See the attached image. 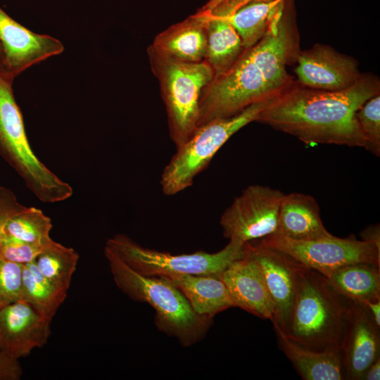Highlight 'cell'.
I'll return each instance as SVG.
<instances>
[{
  "label": "cell",
  "instance_id": "1",
  "mask_svg": "<svg viewBox=\"0 0 380 380\" xmlns=\"http://www.w3.org/2000/svg\"><path fill=\"white\" fill-rule=\"evenodd\" d=\"M294 0H282L267 32L203 91L198 126L272 98L294 80L287 72L300 51Z\"/></svg>",
  "mask_w": 380,
  "mask_h": 380
},
{
  "label": "cell",
  "instance_id": "2",
  "mask_svg": "<svg viewBox=\"0 0 380 380\" xmlns=\"http://www.w3.org/2000/svg\"><path fill=\"white\" fill-rule=\"evenodd\" d=\"M379 94V78L372 73H362L352 87L335 91L311 89L294 80L270 101L256 122L306 144L365 148L355 113L365 101Z\"/></svg>",
  "mask_w": 380,
  "mask_h": 380
},
{
  "label": "cell",
  "instance_id": "3",
  "mask_svg": "<svg viewBox=\"0 0 380 380\" xmlns=\"http://www.w3.org/2000/svg\"><path fill=\"white\" fill-rule=\"evenodd\" d=\"M104 255L117 286L130 298L154 309L155 324L160 331L177 338L184 347L194 345L205 336L213 319L196 314L170 281L137 272L106 246Z\"/></svg>",
  "mask_w": 380,
  "mask_h": 380
},
{
  "label": "cell",
  "instance_id": "4",
  "mask_svg": "<svg viewBox=\"0 0 380 380\" xmlns=\"http://www.w3.org/2000/svg\"><path fill=\"white\" fill-rule=\"evenodd\" d=\"M350 303L325 276L300 263L286 336L303 347L317 351L341 348L345 316Z\"/></svg>",
  "mask_w": 380,
  "mask_h": 380
},
{
  "label": "cell",
  "instance_id": "5",
  "mask_svg": "<svg viewBox=\"0 0 380 380\" xmlns=\"http://www.w3.org/2000/svg\"><path fill=\"white\" fill-rule=\"evenodd\" d=\"M13 80L0 72V156L41 202L65 201L72 196L73 189L33 152L13 94Z\"/></svg>",
  "mask_w": 380,
  "mask_h": 380
},
{
  "label": "cell",
  "instance_id": "6",
  "mask_svg": "<svg viewBox=\"0 0 380 380\" xmlns=\"http://www.w3.org/2000/svg\"><path fill=\"white\" fill-rule=\"evenodd\" d=\"M148 55L160 83L170 135L177 147L197 128L201 98L215 74L205 61L183 62L160 54L151 47Z\"/></svg>",
  "mask_w": 380,
  "mask_h": 380
},
{
  "label": "cell",
  "instance_id": "7",
  "mask_svg": "<svg viewBox=\"0 0 380 380\" xmlns=\"http://www.w3.org/2000/svg\"><path fill=\"white\" fill-rule=\"evenodd\" d=\"M274 96L255 103L236 115L215 118L198 126L176 147L175 153L163 169L160 182L163 194L173 196L191 186L228 139L244 126L256 122Z\"/></svg>",
  "mask_w": 380,
  "mask_h": 380
},
{
  "label": "cell",
  "instance_id": "8",
  "mask_svg": "<svg viewBox=\"0 0 380 380\" xmlns=\"http://www.w3.org/2000/svg\"><path fill=\"white\" fill-rule=\"evenodd\" d=\"M137 272L148 277L170 274H220L243 255L244 243L229 241L222 250L175 255L144 247L127 235L110 237L106 246Z\"/></svg>",
  "mask_w": 380,
  "mask_h": 380
},
{
  "label": "cell",
  "instance_id": "9",
  "mask_svg": "<svg viewBox=\"0 0 380 380\" xmlns=\"http://www.w3.org/2000/svg\"><path fill=\"white\" fill-rule=\"evenodd\" d=\"M255 241L281 251L325 277L341 267L353 263L367 262L380 266V247L354 236L343 239L331 234L298 241L273 234Z\"/></svg>",
  "mask_w": 380,
  "mask_h": 380
},
{
  "label": "cell",
  "instance_id": "10",
  "mask_svg": "<svg viewBox=\"0 0 380 380\" xmlns=\"http://www.w3.org/2000/svg\"><path fill=\"white\" fill-rule=\"evenodd\" d=\"M284 194L267 186L253 184L235 197L220 217L223 236L242 243L276 232Z\"/></svg>",
  "mask_w": 380,
  "mask_h": 380
},
{
  "label": "cell",
  "instance_id": "11",
  "mask_svg": "<svg viewBox=\"0 0 380 380\" xmlns=\"http://www.w3.org/2000/svg\"><path fill=\"white\" fill-rule=\"evenodd\" d=\"M262 274L274 308V327L287 333L296 293L300 263L281 251L255 241L244 243Z\"/></svg>",
  "mask_w": 380,
  "mask_h": 380
},
{
  "label": "cell",
  "instance_id": "12",
  "mask_svg": "<svg viewBox=\"0 0 380 380\" xmlns=\"http://www.w3.org/2000/svg\"><path fill=\"white\" fill-rule=\"evenodd\" d=\"M295 64L296 81L314 89L330 91L346 89L362 75L355 58L322 44L300 50Z\"/></svg>",
  "mask_w": 380,
  "mask_h": 380
},
{
  "label": "cell",
  "instance_id": "13",
  "mask_svg": "<svg viewBox=\"0 0 380 380\" xmlns=\"http://www.w3.org/2000/svg\"><path fill=\"white\" fill-rule=\"evenodd\" d=\"M0 45L5 73L13 80L33 65L64 51L58 39L33 32L11 18L1 7Z\"/></svg>",
  "mask_w": 380,
  "mask_h": 380
},
{
  "label": "cell",
  "instance_id": "14",
  "mask_svg": "<svg viewBox=\"0 0 380 380\" xmlns=\"http://www.w3.org/2000/svg\"><path fill=\"white\" fill-rule=\"evenodd\" d=\"M379 329L365 305L351 301L341 345L346 379L360 380L368 367L380 357Z\"/></svg>",
  "mask_w": 380,
  "mask_h": 380
},
{
  "label": "cell",
  "instance_id": "15",
  "mask_svg": "<svg viewBox=\"0 0 380 380\" xmlns=\"http://www.w3.org/2000/svg\"><path fill=\"white\" fill-rule=\"evenodd\" d=\"M51 320L23 300L0 308V349L18 360L29 355L46 343Z\"/></svg>",
  "mask_w": 380,
  "mask_h": 380
},
{
  "label": "cell",
  "instance_id": "16",
  "mask_svg": "<svg viewBox=\"0 0 380 380\" xmlns=\"http://www.w3.org/2000/svg\"><path fill=\"white\" fill-rule=\"evenodd\" d=\"M219 275L229 292L234 307L273 322L274 308L262 274L245 248L243 256L232 262Z\"/></svg>",
  "mask_w": 380,
  "mask_h": 380
},
{
  "label": "cell",
  "instance_id": "17",
  "mask_svg": "<svg viewBox=\"0 0 380 380\" xmlns=\"http://www.w3.org/2000/svg\"><path fill=\"white\" fill-rule=\"evenodd\" d=\"M282 0H223L208 13L227 20L239 33L245 49L267 32Z\"/></svg>",
  "mask_w": 380,
  "mask_h": 380
},
{
  "label": "cell",
  "instance_id": "18",
  "mask_svg": "<svg viewBox=\"0 0 380 380\" xmlns=\"http://www.w3.org/2000/svg\"><path fill=\"white\" fill-rule=\"evenodd\" d=\"M157 53L189 63L205 61L207 51V22L197 11L156 36L150 46Z\"/></svg>",
  "mask_w": 380,
  "mask_h": 380
},
{
  "label": "cell",
  "instance_id": "19",
  "mask_svg": "<svg viewBox=\"0 0 380 380\" xmlns=\"http://www.w3.org/2000/svg\"><path fill=\"white\" fill-rule=\"evenodd\" d=\"M274 234L298 241L331 234L324 226L317 201L310 195L297 192L283 196Z\"/></svg>",
  "mask_w": 380,
  "mask_h": 380
},
{
  "label": "cell",
  "instance_id": "20",
  "mask_svg": "<svg viewBox=\"0 0 380 380\" xmlns=\"http://www.w3.org/2000/svg\"><path fill=\"white\" fill-rule=\"evenodd\" d=\"M184 295L194 311L213 319L217 313L234 303L219 274H170L161 277Z\"/></svg>",
  "mask_w": 380,
  "mask_h": 380
},
{
  "label": "cell",
  "instance_id": "21",
  "mask_svg": "<svg viewBox=\"0 0 380 380\" xmlns=\"http://www.w3.org/2000/svg\"><path fill=\"white\" fill-rule=\"evenodd\" d=\"M280 350L304 380H346L341 348L317 351L306 348L274 327Z\"/></svg>",
  "mask_w": 380,
  "mask_h": 380
},
{
  "label": "cell",
  "instance_id": "22",
  "mask_svg": "<svg viewBox=\"0 0 380 380\" xmlns=\"http://www.w3.org/2000/svg\"><path fill=\"white\" fill-rule=\"evenodd\" d=\"M207 22V51L205 61L213 69L215 77L229 68L246 50L235 28L225 19L198 11Z\"/></svg>",
  "mask_w": 380,
  "mask_h": 380
},
{
  "label": "cell",
  "instance_id": "23",
  "mask_svg": "<svg viewBox=\"0 0 380 380\" xmlns=\"http://www.w3.org/2000/svg\"><path fill=\"white\" fill-rule=\"evenodd\" d=\"M326 277L337 292L351 301L380 300V266L357 262L341 267Z\"/></svg>",
  "mask_w": 380,
  "mask_h": 380
},
{
  "label": "cell",
  "instance_id": "24",
  "mask_svg": "<svg viewBox=\"0 0 380 380\" xmlns=\"http://www.w3.org/2000/svg\"><path fill=\"white\" fill-rule=\"evenodd\" d=\"M67 291L57 288L39 271L35 261L23 267L21 299L41 315L52 319Z\"/></svg>",
  "mask_w": 380,
  "mask_h": 380
},
{
  "label": "cell",
  "instance_id": "25",
  "mask_svg": "<svg viewBox=\"0 0 380 380\" xmlns=\"http://www.w3.org/2000/svg\"><path fill=\"white\" fill-rule=\"evenodd\" d=\"M79 260L72 248L52 241L41 251L35 264L42 274L57 288L68 291Z\"/></svg>",
  "mask_w": 380,
  "mask_h": 380
},
{
  "label": "cell",
  "instance_id": "26",
  "mask_svg": "<svg viewBox=\"0 0 380 380\" xmlns=\"http://www.w3.org/2000/svg\"><path fill=\"white\" fill-rule=\"evenodd\" d=\"M52 222L41 210L28 208L12 217L7 222L4 232L15 239L44 248L52 239L50 232Z\"/></svg>",
  "mask_w": 380,
  "mask_h": 380
},
{
  "label": "cell",
  "instance_id": "27",
  "mask_svg": "<svg viewBox=\"0 0 380 380\" xmlns=\"http://www.w3.org/2000/svg\"><path fill=\"white\" fill-rule=\"evenodd\" d=\"M355 117L365 139V148L380 156V94L365 101Z\"/></svg>",
  "mask_w": 380,
  "mask_h": 380
},
{
  "label": "cell",
  "instance_id": "28",
  "mask_svg": "<svg viewBox=\"0 0 380 380\" xmlns=\"http://www.w3.org/2000/svg\"><path fill=\"white\" fill-rule=\"evenodd\" d=\"M23 267L0 258V308L21 299Z\"/></svg>",
  "mask_w": 380,
  "mask_h": 380
},
{
  "label": "cell",
  "instance_id": "29",
  "mask_svg": "<svg viewBox=\"0 0 380 380\" xmlns=\"http://www.w3.org/2000/svg\"><path fill=\"white\" fill-rule=\"evenodd\" d=\"M42 249L5 232L0 238V258L19 265H25L35 261Z\"/></svg>",
  "mask_w": 380,
  "mask_h": 380
},
{
  "label": "cell",
  "instance_id": "30",
  "mask_svg": "<svg viewBox=\"0 0 380 380\" xmlns=\"http://www.w3.org/2000/svg\"><path fill=\"white\" fill-rule=\"evenodd\" d=\"M27 208L28 207L18 202L12 190L6 186H0V238L4 233L8 220Z\"/></svg>",
  "mask_w": 380,
  "mask_h": 380
},
{
  "label": "cell",
  "instance_id": "31",
  "mask_svg": "<svg viewBox=\"0 0 380 380\" xmlns=\"http://www.w3.org/2000/svg\"><path fill=\"white\" fill-rule=\"evenodd\" d=\"M22 374L19 360L10 357L0 349V380H18Z\"/></svg>",
  "mask_w": 380,
  "mask_h": 380
},
{
  "label": "cell",
  "instance_id": "32",
  "mask_svg": "<svg viewBox=\"0 0 380 380\" xmlns=\"http://www.w3.org/2000/svg\"><path fill=\"white\" fill-rule=\"evenodd\" d=\"M362 240L369 241L380 247L379 224L370 225L360 233Z\"/></svg>",
  "mask_w": 380,
  "mask_h": 380
},
{
  "label": "cell",
  "instance_id": "33",
  "mask_svg": "<svg viewBox=\"0 0 380 380\" xmlns=\"http://www.w3.org/2000/svg\"><path fill=\"white\" fill-rule=\"evenodd\" d=\"M380 379V357L376 359L362 375L360 380Z\"/></svg>",
  "mask_w": 380,
  "mask_h": 380
},
{
  "label": "cell",
  "instance_id": "34",
  "mask_svg": "<svg viewBox=\"0 0 380 380\" xmlns=\"http://www.w3.org/2000/svg\"><path fill=\"white\" fill-rule=\"evenodd\" d=\"M362 303L367 308L375 324L380 327V300Z\"/></svg>",
  "mask_w": 380,
  "mask_h": 380
},
{
  "label": "cell",
  "instance_id": "35",
  "mask_svg": "<svg viewBox=\"0 0 380 380\" xmlns=\"http://www.w3.org/2000/svg\"><path fill=\"white\" fill-rule=\"evenodd\" d=\"M223 0H208L198 11H209L217 6Z\"/></svg>",
  "mask_w": 380,
  "mask_h": 380
},
{
  "label": "cell",
  "instance_id": "36",
  "mask_svg": "<svg viewBox=\"0 0 380 380\" xmlns=\"http://www.w3.org/2000/svg\"><path fill=\"white\" fill-rule=\"evenodd\" d=\"M0 72L6 74L5 69H4V54H3L1 45H0Z\"/></svg>",
  "mask_w": 380,
  "mask_h": 380
}]
</instances>
